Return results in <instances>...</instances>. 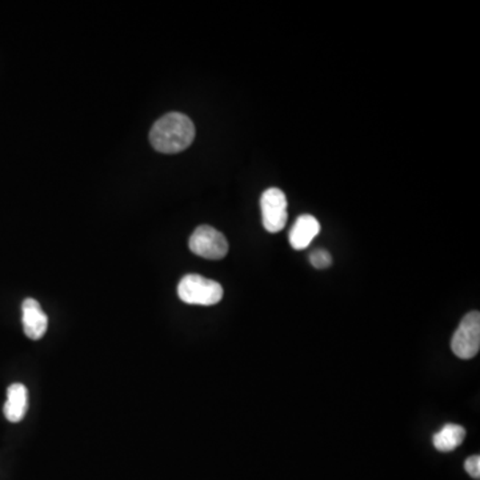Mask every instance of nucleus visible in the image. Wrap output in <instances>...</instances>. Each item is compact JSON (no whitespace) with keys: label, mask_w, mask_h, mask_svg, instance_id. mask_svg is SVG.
<instances>
[{"label":"nucleus","mask_w":480,"mask_h":480,"mask_svg":"<svg viewBox=\"0 0 480 480\" xmlns=\"http://www.w3.org/2000/svg\"><path fill=\"white\" fill-rule=\"evenodd\" d=\"M178 295L187 305L214 306L222 300L223 287L218 281L190 274L179 283Z\"/></svg>","instance_id":"f03ea898"},{"label":"nucleus","mask_w":480,"mask_h":480,"mask_svg":"<svg viewBox=\"0 0 480 480\" xmlns=\"http://www.w3.org/2000/svg\"><path fill=\"white\" fill-rule=\"evenodd\" d=\"M480 349V314H467L452 336L451 350L460 360H473Z\"/></svg>","instance_id":"7ed1b4c3"},{"label":"nucleus","mask_w":480,"mask_h":480,"mask_svg":"<svg viewBox=\"0 0 480 480\" xmlns=\"http://www.w3.org/2000/svg\"><path fill=\"white\" fill-rule=\"evenodd\" d=\"M466 471L470 474L471 478H480V457L479 455H474V457L468 458L465 463Z\"/></svg>","instance_id":"9b49d317"},{"label":"nucleus","mask_w":480,"mask_h":480,"mask_svg":"<svg viewBox=\"0 0 480 480\" xmlns=\"http://www.w3.org/2000/svg\"><path fill=\"white\" fill-rule=\"evenodd\" d=\"M310 262L316 269H327L333 263V256L328 251L316 250L311 253Z\"/></svg>","instance_id":"9d476101"},{"label":"nucleus","mask_w":480,"mask_h":480,"mask_svg":"<svg viewBox=\"0 0 480 480\" xmlns=\"http://www.w3.org/2000/svg\"><path fill=\"white\" fill-rule=\"evenodd\" d=\"M29 410V390L22 383H13L8 387L4 404V416L11 423H18Z\"/></svg>","instance_id":"6e6552de"},{"label":"nucleus","mask_w":480,"mask_h":480,"mask_svg":"<svg viewBox=\"0 0 480 480\" xmlns=\"http://www.w3.org/2000/svg\"><path fill=\"white\" fill-rule=\"evenodd\" d=\"M195 139V126L187 115L170 112L160 118L150 132V142L162 154H176L189 148Z\"/></svg>","instance_id":"f257e3e1"},{"label":"nucleus","mask_w":480,"mask_h":480,"mask_svg":"<svg viewBox=\"0 0 480 480\" xmlns=\"http://www.w3.org/2000/svg\"><path fill=\"white\" fill-rule=\"evenodd\" d=\"M190 250L200 258L219 261L228 253V242L220 231L211 226H200L192 233Z\"/></svg>","instance_id":"20e7f679"},{"label":"nucleus","mask_w":480,"mask_h":480,"mask_svg":"<svg viewBox=\"0 0 480 480\" xmlns=\"http://www.w3.org/2000/svg\"><path fill=\"white\" fill-rule=\"evenodd\" d=\"M261 209L264 228L269 233H280L289 219L284 192L275 187L266 190L261 198Z\"/></svg>","instance_id":"39448f33"},{"label":"nucleus","mask_w":480,"mask_h":480,"mask_svg":"<svg viewBox=\"0 0 480 480\" xmlns=\"http://www.w3.org/2000/svg\"><path fill=\"white\" fill-rule=\"evenodd\" d=\"M466 430L458 424H446L432 438L435 449L441 452L454 451L465 440Z\"/></svg>","instance_id":"1a4fd4ad"},{"label":"nucleus","mask_w":480,"mask_h":480,"mask_svg":"<svg viewBox=\"0 0 480 480\" xmlns=\"http://www.w3.org/2000/svg\"><path fill=\"white\" fill-rule=\"evenodd\" d=\"M22 322H23V331L27 338L31 341H40L46 335L49 328V318L46 313L41 310L38 300L29 298L22 305Z\"/></svg>","instance_id":"423d86ee"},{"label":"nucleus","mask_w":480,"mask_h":480,"mask_svg":"<svg viewBox=\"0 0 480 480\" xmlns=\"http://www.w3.org/2000/svg\"><path fill=\"white\" fill-rule=\"evenodd\" d=\"M320 233V223L313 215H302L298 218L289 231V244L294 250H305Z\"/></svg>","instance_id":"0eeeda50"}]
</instances>
